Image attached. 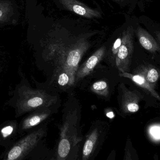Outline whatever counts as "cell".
I'll return each instance as SVG.
<instances>
[{"instance_id": "obj_9", "label": "cell", "mask_w": 160, "mask_h": 160, "mask_svg": "<svg viewBox=\"0 0 160 160\" xmlns=\"http://www.w3.org/2000/svg\"><path fill=\"white\" fill-rule=\"evenodd\" d=\"M143 72L139 74L144 77L146 80L152 85H154L158 80L159 74L155 68L151 67H148L143 68Z\"/></svg>"}, {"instance_id": "obj_11", "label": "cell", "mask_w": 160, "mask_h": 160, "mask_svg": "<svg viewBox=\"0 0 160 160\" xmlns=\"http://www.w3.org/2000/svg\"><path fill=\"white\" fill-rule=\"evenodd\" d=\"M71 149L70 141L67 138H63L61 140L58 146V153L61 158H64L67 156Z\"/></svg>"}, {"instance_id": "obj_13", "label": "cell", "mask_w": 160, "mask_h": 160, "mask_svg": "<svg viewBox=\"0 0 160 160\" xmlns=\"http://www.w3.org/2000/svg\"><path fill=\"white\" fill-rule=\"evenodd\" d=\"M43 100L39 97H34L30 99L28 102V105L32 108H36L42 104Z\"/></svg>"}, {"instance_id": "obj_8", "label": "cell", "mask_w": 160, "mask_h": 160, "mask_svg": "<svg viewBox=\"0 0 160 160\" xmlns=\"http://www.w3.org/2000/svg\"><path fill=\"white\" fill-rule=\"evenodd\" d=\"M98 132L97 130H94L91 134L89 136L87 139L83 150V159L86 160L90 156L94 148L95 143L98 138Z\"/></svg>"}, {"instance_id": "obj_1", "label": "cell", "mask_w": 160, "mask_h": 160, "mask_svg": "<svg viewBox=\"0 0 160 160\" xmlns=\"http://www.w3.org/2000/svg\"><path fill=\"white\" fill-rule=\"evenodd\" d=\"M89 43L85 39H80L68 48L63 54L62 68L63 72L66 73L70 78L69 85L75 82L76 74L78 64L84 54L89 48Z\"/></svg>"}, {"instance_id": "obj_15", "label": "cell", "mask_w": 160, "mask_h": 160, "mask_svg": "<svg viewBox=\"0 0 160 160\" xmlns=\"http://www.w3.org/2000/svg\"><path fill=\"white\" fill-rule=\"evenodd\" d=\"M69 80L70 78L68 75L66 73L62 72L59 77L58 82L60 86H64L69 83Z\"/></svg>"}, {"instance_id": "obj_12", "label": "cell", "mask_w": 160, "mask_h": 160, "mask_svg": "<svg viewBox=\"0 0 160 160\" xmlns=\"http://www.w3.org/2000/svg\"><path fill=\"white\" fill-rule=\"evenodd\" d=\"M148 133L153 141L159 142L160 138V125L156 124L150 126L148 129Z\"/></svg>"}, {"instance_id": "obj_17", "label": "cell", "mask_w": 160, "mask_h": 160, "mask_svg": "<svg viewBox=\"0 0 160 160\" xmlns=\"http://www.w3.org/2000/svg\"><path fill=\"white\" fill-rule=\"evenodd\" d=\"M12 132L13 128L11 126H6L2 130V133L4 137H6L10 135Z\"/></svg>"}, {"instance_id": "obj_5", "label": "cell", "mask_w": 160, "mask_h": 160, "mask_svg": "<svg viewBox=\"0 0 160 160\" xmlns=\"http://www.w3.org/2000/svg\"><path fill=\"white\" fill-rule=\"evenodd\" d=\"M139 92L127 91L123 93L122 100V108L125 113H134L139 110L138 102L141 99Z\"/></svg>"}, {"instance_id": "obj_18", "label": "cell", "mask_w": 160, "mask_h": 160, "mask_svg": "<svg viewBox=\"0 0 160 160\" xmlns=\"http://www.w3.org/2000/svg\"><path fill=\"white\" fill-rule=\"evenodd\" d=\"M107 116L110 118H112L114 117V114L113 112H110L107 114Z\"/></svg>"}, {"instance_id": "obj_4", "label": "cell", "mask_w": 160, "mask_h": 160, "mask_svg": "<svg viewBox=\"0 0 160 160\" xmlns=\"http://www.w3.org/2000/svg\"><path fill=\"white\" fill-rule=\"evenodd\" d=\"M66 9L78 15L88 18L102 17L101 14L96 10L87 6L77 0H61Z\"/></svg>"}, {"instance_id": "obj_20", "label": "cell", "mask_w": 160, "mask_h": 160, "mask_svg": "<svg viewBox=\"0 0 160 160\" xmlns=\"http://www.w3.org/2000/svg\"><path fill=\"white\" fill-rule=\"evenodd\" d=\"M115 1H119V0H115Z\"/></svg>"}, {"instance_id": "obj_19", "label": "cell", "mask_w": 160, "mask_h": 160, "mask_svg": "<svg viewBox=\"0 0 160 160\" xmlns=\"http://www.w3.org/2000/svg\"><path fill=\"white\" fill-rule=\"evenodd\" d=\"M2 12H1V11H0V17L2 16Z\"/></svg>"}, {"instance_id": "obj_7", "label": "cell", "mask_w": 160, "mask_h": 160, "mask_svg": "<svg viewBox=\"0 0 160 160\" xmlns=\"http://www.w3.org/2000/svg\"><path fill=\"white\" fill-rule=\"evenodd\" d=\"M119 75L122 77L126 78L131 79L137 85L148 92L153 97H155L158 100H160L159 94L154 90V86L149 83L143 76L139 74H133L127 72H120L119 73Z\"/></svg>"}, {"instance_id": "obj_16", "label": "cell", "mask_w": 160, "mask_h": 160, "mask_svg": "<svg viewBox=\"0 0 160 160\" xmlns=\"http://www.w3.org/2000/svg\"><path fill=\"white\" fill-rule=\"evenodd\" d=\"M42 120V118L40 116H35L32 117L28 122V126H33L38 124Z\"/></svg>"}, {"instance_id": "obj_14", "label": "cell", "mask_w": 160, "mask_h": 160, "mask_svg": "<svg viewBox=\"0 0 160 160\" xmlns=\"http://www.w3.org/2000/svg\"><path fill=\"white\" fill-rule=\"evenodd\" d=\"M122 42V36H120L118 38V39L115 41L113 43L112 48V52L113 55L117 56L118 51L121 45Z\"/></svg>"}, {"instance_id": "obj_3", "label": "cell", "mask_w": 160, "mask_h": 160, "mask_svg": "<svg viewBox=\"0 0 160 160\" xmlns=\"http://www.w3.org/2000/svg\"><path fill=\"white\" fill-rule=\"evenodd\" d=\"M105 52L106 48L102 47L92 55L80 68H78L76 74L75 82L89 75L94 70L95 66L102 60Z\"/></svg>"}, {"instance_id": "obj_6", "label": "cell", "mask_w": 160, "mask_h": 160, "mask_svg": "<svg viewBox=\"0 0 160 160\" xmlns=\"http://www.w3.org/2000/svg\"><path fill=\"white\" fill-rule=\"evenodd\" d=\"M136 33L140 45L145 49L152 53L160 51V47L157 42L145 30L138 27L136 31Z\"/></svg>"}, {"instance_id": "obj_10", "label": "cell", "mask_w": 160, "mask_h": 160, "mask_svg": "<svg viewBox=\"0 0 160 160\" xmlns=\"http://www.w3.org/2000/svg\"><path fill=\"white\" fill-rule=\"evenodd\" d=\"M91 89L96 94L103 96H107L108 94V86L104 81L95 82L91 86Z\"/></svg>"}, {"instance_id": "obj_2", "label": "cell", "mask_w": 160, "mask_h": 160, "mask_svg": "<svg viewBox=\"0 0 160 160\" xmlns=\"http://www.w3.org/2000/svg\"><path fill=\"white\" fill-rule=\"evenodd\" d=\"M122 42L116 56V63L121 72H128L133 52V30L127 28L122 33Z\"/></svg>"}]
</instances>
